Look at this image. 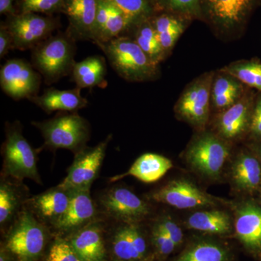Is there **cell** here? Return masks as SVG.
I'll return each mask as SVG.
<instances>
[{
	"mask_svg": "<svg viewBox=\"0 0 261 261\" xmlns=\"http://www.w3.org/2000/svg\"><path fill=\"white\" fill-rule=\"evenodd\" d=\"M261 0H200V20L223 41L241 37Z\"/></svg>",
	"mask_w": 261,
	"mask_h": 261,
	"instance_id": "obj_1",
	"label": "cell"
},
{
	"mask_svg": "<svg viewBox=\"0 0 261 261\" xmlns=\"http://www.w3.org/2000/svg\"><path fill=\"white\" fill-rule=\"evenodd\" d=\"M113 69L130 82H152L161 76L160 65L154 63L128 36L98 44Z\"/></svg>",
	"mask_w": 261,
	"mask_h": 261,
	"instance_id": "obj_2",
	"label": "cell"
},
{
	"mask_svg": "<svg viewBox=\"0 0 261 261\" xmlns=\"http://www.w3.org/2000/svg\"><path fill=\"white\" fill-rule=\"evenodd\" d=\"M231 145L213 130L197 132L185 149V160L202 177L219 179L231 155Z\"/></svg>",
	"mask_w": 261,
	"mask_h": 261,
	"instance_id": "obj_3",
	"label": "cell"
},
{
	"mask_svg": "<svg viewBox=\"0 0 261 261\" xmlns=\"http://www.w3.org/2000/svg\"><path fill=\"white\" fill-rule=\"evenodd\" d=\"M75 42L67 33H59L32 49V64L47 85L71 75L75 63Z\"/></svg>",
	"mask_w": 261,
	"mask_h": 261,
	"instance_id": "obj_4",
	"label": "cell"
},
{
	"mask_svg": "<svg viewBox=\"0 0 261 261\" xmlns=\"http://www.w3.org/2000/svg\"><path fill=\"white\" fill-rule=\"evenodd\" d=\"M215 71L205 72L192 80L178 97L174 113L197 132L207 129L211 116V87Z\"/></svg>",
	"mask_w": 261,
	"mask_h": 261,
	"instance_id": "obj_5",
	"label": "cell"
},
{
	"mask_svg": "<svg viewBox=\"0 0 261 261\" xmlns=\"http://www.w3.org/2000/svg\"><path fill=\"white\" fill-rule=\"evenodd\" d=\"M32 124L42 134L44 145L53 149L80 152L84 149L90 134L87 121L75 112L47 121L33 122Z\"/></svg>",
	"mask_w": 261,
	"mask_h": 261,
	"instance_id": "obj_6",
	"label": "cell"
},
{
	"mask_svg": "<svg viewBox=\"0 0 261 261\" xmlns=\"http://www.w3.org/2000/svg\"><path fill=\"white\" fill-rule=\"evenodd\" d=\"M257 92L251 88L232 106L215 114L212 129L232 145L248 139Z\"/></svg>",
	"mask_w": 261,
	"mask_h": 261,
	"instance_id": "obj_7",
	"label": "cell"
},
{
	"mask_svg": "<svg viewBox=\"0 0 261 261\" xmlns=\"http://www.w3.org/2000/svg\"><path fill=\"white\" fill-rule=\"evenodd\" d=\"M3 158L5 171L12 177L20 181L30 178L40 183L34 149L23 137L20 125L17 123L7 127Z\"/></svg>",
	"mask_w": 261,
	"mask_h": 261,
	"instance_id": "obj_8",
	"label": "cell"
},
{
	"mask_svg": "<svg viewBox=\"0 0 261 261\" xmlns=\"http://www.w3.org/2000/svg\"><path fill=\"white\" fill-rule=\"evenodd\" d=\"M5 24L13 38V49L19 50L34 49L58 28L55 19L34 13L12 15Z\"/></svg>",
	"mask_w": 261,
	"mask_h": 261,
	"instance_id": "obj_9",
	"label": "cell"
},
{
	"mask_svg": "<svg viewBox=\"0 0 261 261\" xmlns=\"http://www.w3.org/2000/svg\"><path fill=\"white\" fill-rule=\"evenodd\" d=\"M156 202L179 210L214 207L220 204L219 199L207 193L195 183L178 178L168 182L151 195Z\"/></svg>",
	"mask_w": 261,
	"mask_h": 261,
	"instance_id": "obj_10",
	"label": "cell"
},
{
	"mask_svg": "<svg viewBox=\"0 0 261 261\" xmlns=\"http://www.w3.org/2000/svg\"><path fill=\"white\" fill-rule=\"evenodd\" d=\"M42 79L32 63L23 59L8 60L0 70L1 88L15 100L37 96Z\"/></svg>",
	"mask_w": 261,
	"mask_h": 261,
	"instance_id": "obj_11",
	"label": "cell"
},
{
	"mask_svg": "<svg viewBox=\"0 0 261 261\" xmlns=\"http://www.w3.org/2000/svg\"><path fill=\"white\" fill-rule=\"evenodd\" d=\"M46 243L42 225L28 212L19 218L7 241V248L20 261H34L40 256Z\"/></svg>",
	"mask_w": 261,
	"mask_h": 261,
	"instance_id": "obj_12",
	"label": "cell"
},
{
	"mask_svg": "<svg viewBox=\"0 0 261 261\" xmlns=\"http://www.w3.org/2000/svg\"><path fill=\"white\" fill-rule=\"evenodd\" d=\"M111 139V135L95 147L83 149L77 152L73 164L68 169V175L58 187L65 191L90 188L102 166Z\"/></svg>",
	"mask_w": 261,
	"mask_h": 261,
	"instance_id": "obj_13",
	"label": "cell"
},
{
	"mask_svg": "<svg viewBox=\"0 0 261 261\" xmlns=\"http://www.w3.org/2000/svg\"><path fill=\"white\" fill-rule=\"evenodd\" d=\"M237 238L252 256L261 261V205L248 197L239 202L233 214Z\"/></svg>",
	"mask_w": 261,
	"mask_h": 261,
	"instance_id": "obj_14",
	"label": "cell"
},
{
	"mask_svg": "<svg viewBox=\"0 0 261 261\" xmlns=\"http://www.w3.org/2000/svg\"><path fill=\"white\" fill-rule=\"evenodd\" d=\"M100 202L108 216L125 224H137L150 213L147 202L123 187L108 190L101 197Z\"/></svg>",
	"mask_w": 261,
	"mask_h": 261,
	"instance_id": "obj_15",
	"label": "cell"
},
{
	"mask_svg": "<svg viewBox=\"0 0 261 261\" xmlns=\"http://www.w3.org/2000/svg\"><path fill=\"white\" fill-rule=\"evenodd\" d=\"M98 0H64L61 12L69 20L67 34L77 40H95Z\"/></svg>",
	"mask_w": 261,
	"mask_h": 261,
	"instance_id": "obj_16",
	"label": "cell"
},
{
	"mask_svg": "<svg viewBox=\"0 0 261 261\" xmlns=\"http://www.w3.org/2000/svg\"><path fill=\"white\" fill-rule=\"evenodd\" d=\"M230 180L239 193L249 197L257 195L260 192L261 164L256 155L246 146L233 160Z\"/></svg>",
	"mask_w": 261,
	"mask_h": 261,
	"instance_id": "obj_17",
	"label": "cell"
},
{
	"mask_svg": "<svg viewBox=\"0 0 261 261\" xmlns=\"http://www.w3.org/2000/svg\"><path fill=\"white\" fill-rule=\"evenodd\" d=\"M133 23L123 12L106 0H98L94 44L126 35Z\"/></svg>",
	"mask_w": 261,
	"mask_h": 261,
	"instance_id": "obj_18",
	"label": "cell"
},
{
	"mask_svg": "<svg viewBox=\"0 0 261 261\" xmlns=\"http://www.w3.org/2000/svg\"><path fill=\"white\" fill-rule=\"evenodd\" d=\"M70 192V202L64 215L55 224L62 231L82 227L95 216V207L90 196V188L79 189Z\"/></svg>",
	"mask_w": 261,
	"mask_h": 261,
	"instance_id": "obj_19",
	"label": "cell"
},
{
	"mask_svg": "<svg viewBox=\"0 0 261 261\" xmlns=\"http://www.w3.org/2000/svg\"><path fill=\"white\" fill-rule=\"evenodd\" d=\"M249 87L232 75L221 70L215 71L211 87V113L217 114L235 104Z\"/></svg>",
	"mask_w": 261,
	"mask_h": 261,
	"instance_id": "obj_20",
	"label": "cell"
},
{
	"mask_svg": "<svg viewBox=\"0 0 261 261\" xmlns=\"http://www.w3.org/2000/svg\"><path fill=\"white\" fill-rule=\"evenodd\" d=\"M81 90L78 87L67 90L49 88L42 95L36 96L29 100L47 113L55 111L74 113L88 105V101L82 95Z\"/></svg>",
	"mask_w": 261,
	"mask_h": 261,
	"instance_id": "obj_21",
	"label": "cell"
},
{
	"mask_svg": "<svg viewBox=\"0 0 261 261\" xmlns=\"http://www.w3.org/2000/svg\"><path fill=\"white\" fill-rule=\"evenodd\" d=\"M115 255L122 260H137L143 258L147 245L137 224H125L117 230L113 238Z\"/></svg>",
	"mask_w": 261,
	"mask_h": 261,
	"instance_id": "obj_22",
	"label": "cell"
},
{
	"mask_svg": "<svg viewBox=\"0 0 261 261\" xmlns=\"http://www.w3.org/2000/svg\"><path fill=\"white\" fill-rule=\"evenodd\" d=\"M172 167V162L167 158L161 154L146 153L136 160L127 172L111 178V181L130 176L145 183H152L161 179Z\"/></svg>",
	"mask_w": 261,
	"mask_h": 261,
	"instance_id": "obj_23",
	"label": "cell"
},
{
	"mask_svg": "<svg viewBox=\"0 0 261 261\" xmlns=\"http://www.w3.org/2000/svg\"><path fill=\"white\" fill-rule=\"evenodd\" d=\"M151 21L165 55L168 57L191 20L173 13L161 11L156 13Z\"/></svg>",
	"mask_w": 261,
	"mask_h": 261,
	"instance_id": "obj_24",
	"label": "cell"
},
{
	"mask_svg": "<svg viewBox=\"0 0 261 261\" xmlns=\"http://www.w3.org/2000/svg\"><path fill=\"white\" fill-rule=\"evenodd\" d=\"M187 227L190 229L213 235H226L233 228V218L221 210L199 211L187 218Z\"/></svg>",
	"mask_w": 261,
	"mask_h": 261,
	"instance_id": "obj_25",
	"label": "cell"
},
{
	"mask_svg": "<svg viewBox=\"0 0 261 261\" xmlns=\"http://www.w3.org/2000/svg\"><path fill=\"white\" fill-rule=\"evenodd\" d=\"M82 261H104V243L102 231L97 224L81 228L70 243Z\"/></svg>",
	"mask_w": 261,
	"mask_h": 261,
	"instance_id": "obj_26",
	"label": "cell"
},
{
	"mask_svg": "<svg viewBox=\"0 0 261 261\" xmlns=\"http://www.w3.org/2000/svg\"><path fill=\"white\" fill-rule=\"evenodd\" d=\"M106 74L107 65L104 57L94 56L79 63L75 62L71 76L78 88L92 89L107 85Z\"/></svg>",
	"mask_w": 261,
	"mask_h": 261,
	"instance_id": "obj_27",
	"label": "cell"
},
{
	"mask_svg": "<svg viewBox=\"0 0 261 261\" xmlns=\"http://www.w3.org/2000/svg\"><path fill=\"white\" fill-rule=\"evenodd\" d=\"M69 202L70 192L58 187L34 197L31 204L39 216L55 224L64 215Z\"/></svg>",
	"mask_w": 261,
	"mask_h": 261,
	"instance_id": "obj_28",
	"label": "cell"
},
{
	"mask_svg": "<svg viewBox=\"0 0 261 261\" xmlns=\"http://www.w3.org/2000/svg\"><path fill=\"white\" fill-rule=\"evenodd\" d=\"M151 18L135 24L124 36L132 38L154 63L160 65L167 57L160 44Z\"/></svg>",
	"mask_w": 261,
	"mask_h": 261,
	"instance_id": "obj_29",
	"label": "cell"
},
{
	"mask_svg": "<svg viewBox=\"0 0 261 261\" xmlns=\"http://www.w3.org/2000/svg\"><path fill=\"white\" fill-rule=\"evenodd\" d=\"M220 70L232 75L249 88L261 93V61L259 58L231 62Z\"/></svg>",
	"mask_w": 261,
	"mask_h": 261,
	"instance_id": "obj_30",
	"label": "cell"
},
{
	"mask_svg": "<svg viewBox=\"0 0 261 261\" xmlns=\"http://www.w3.org/2000/svg\"><path fill=\"white\" fill-rule=\"evenodd\" d=\"M226 249L211 242H200L183 252L176 261H228Z\"/></svg>",
	"mask_w": 261,
	"mask_h": 261,
	"instance_id": "obj_31",
	"label": "cell"
},
{
	"mask_svg": "<svg viewBox=\"0 0 261 261\" xmlns=\"http://www.w3.org/2000/svg\"><path fill=\"white\" fill-rule=\"evenodd\" d=\"M123 12L135 24L152 18L156 13L153 0H106ZM132 25V27H133Z\"/></svg>",
	"mask_w": 261,
	"mask_h": 261,
	"instance_id": "obj_32",
	"label": "cell"
},
{
	"mask_svg": "<svg viewBox=\"0 0 261 261\" xmlns=\"http://www.w3.org/2000/svg\"><path fill=\"white\" fill-rule=\"evenodd\" d=\"M156 11L168 12L188 20H200V0H153Z\"/></svg>",
	"mask_w": 261,
	"mask_h": 261,
	"instance_id": "obj_33",
	"label": "cell"
},
{
	"mask_svg": "<svg viewBox=\"0 0 261 261\" xmlns=\"http://www.w3.org/2000/svg\"><path fill=\"white\" fill-rule=\"evenodd\" d=\"M18 196L10 185L1 184L0 187V224L10 221L18 208Z\"/></svg>",
	"mask_w": 261,
	"mask_h": 261,
	"instance_id": "obj_34",
	"label": "cell"
},
{
	"mask_svg": "<svg viewBox=\"0 0 261 261\" xmlns=\"http://www.w3.org/2000/svg\"><path fill=\"white\" fill-rule=\"evenodd\" d=\"M64 0H20V13L51 15L61 11Z\"/></svg>",
	"mask_w": 261,
	"mask_h": 261,
	"instance_id": "obj_35",
	"label": "cell"
},
{
	"mask_svg": "<svg viewBox=\"0 0 261 261\" xmlns=\"http://www.w3.org/2000/svg\"><path fill=\"white\" fill-rule=\"evenodd\" d=\"M48 261H82L71 245L60 240L51 247Z\"/></svg>",
	"mask_w": 261,
	"mask_h": 261,
	"instance_id": "obj_36",
	"label": "cell"
},
{
	"mask_svg": "<svg viewBox=\"0 0 261 261\" xmlns=\"http://www.w3.org/2000/svg\"><path fill=\"white\" fill-rule=\"evenodd\" d=\"M152 241L159 253L165 256L171 254L176 247L171 239L158 224L154 226L152 230Z\"/></svg>",
	"mask_w": 261,
	"mask_h": 261,
	"instance_id": "obj_37",
	"label": "cell"
},
{
	"mask_svg": "<svg viewBox=\"0 0 261 261\" xmlns=\"http://www.w3.org/2000/svg\"><path fill=\"white\" fill-rule=\"evenodd\" d=\"M248 142L261 143V93L257 92L252 114L251 126L249 133Z\"/></svg>",
	"mask_w": 261,
	"mask_h": 261,
	"instance_id": "obj_38",
	"label": "cell"
},
{
	"mask_svg": "<svg viewBox=\"0 0 261 261\" xmlns=\"http://www.w3.org/2000/svg\"><path fill=\"white\" fill-rule=\"evenodd\" d=\"M157 224L171 239L176 247L181 245L183 240V232L176 221H173L170 216H163Z\"/></svg>",
	"mask_w": 261,
	"mask_h": 261,
	"instance_id": "obj_39",
	"label": "cell"
},
{
	"mask_svg": "<svg viewBox=\"0 0 261 261\" xmlns=\"http://www.w3.org/2000/svg\"><path fill=\"white\" fill-rule=\"evenodd\" d=\"M13 49V41L11 34L5 23L0 27V58H3Z\"/></svg>",
	"mask_w": 261,
	"mask_h": 261,
	"instance_id": "obj_40",
	"label": "cell"
},
{
	"mask_svg": "<svg viewBox=\"0 0 261 261\" xmlns=\"http://www.w3.org/2000/svg\"><path fill=\"white\" fill-rule=\"evenodd\" d=\"M16 0H0V13L8 17L16 14L13 4Z\"/></svg>",
	"mask_w": 261,
	"mask_h": 261,
	"instance_id": "obj_41",
	"label": "cell"
},
{
	"mask_svg": "<svg viewBox=\"0 0 261 261\" xmlns=\"http://www.w3.org/2000/svg\"><path fill=\"white\" fill-rule=\"evenodd\" d=\"M245 146L256 155L261 164V143L260 142H247Z\"/></svg>",
	"mask_w": 261,
	"mask_h": 261,
	"instance_id": "obj_42",
	"label": "cell"
},
{
	"mask_svg": "<svg viewBox=\"0 0 261 261\" xmlns=\"http://www.w3.org/2000/svg\"><path fill=\"white\" fill-rule=\"evenodd\" d=\"M0 261H10L9 256L5 250L3 249L1 250V254H0Z\"/></svg>",
	"mask_w": 261,
	"mask_h": 261,
	"instance_id": "obj_43",
	"label": "cell"
},
{
	"mask_svg": "<svg viewBox=\"0 0 261 261\" xmlns=\"http://www.w3.org/2000/svg\"><path fill=\"white\" fill-rule=\"evenodd\" d=\"M257 200L259 202H260L261 205V190L260 192H259L258 195H257Z\"/></svg>",
	"mask_w": 261,
	"mask_h": 261,
	"instance_id": "obj_44",
	"label": "cell"
}]
</instances>
